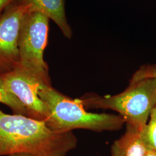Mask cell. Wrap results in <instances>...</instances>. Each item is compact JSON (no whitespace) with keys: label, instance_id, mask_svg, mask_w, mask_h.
Instances as JSON below:
<instances>
[{"label":"cell","instance_id":"obj_1","mask_svg":"<svg viewBox=\"0 0 156 156\" xmlns=\"http://www.w3.org/2000/svg\"><path fill=\"white\" fill-rule=\"evenodd\" d=\"M76 145L73 131H56L44 121L0 109V156H67Z\"/></svg>","mask_w":156,"mask_h":156},{"label":"cell","instance_id":"obj_2","mask_svg":"<svg viewBox=\"0 0 156 156\" xmlns=\"http://www.w3.org/2000/svg\"><path fill=\"white\" fill-rule=\"evenodd\" d=\"M38 95L47 111L46 124L56 131L68 132L75 129L97 132L117 131L126 123L120 115L86 111L78 99L72 100L51 84H41Z\"/></svg>","mask_w":156,"mask_h":156},{"label":"cell","instance_id":"obj_3","mask_svg":"<svg viewBox=\"0 0 156 156\" xmlns=\"http://www.w3.org/2000/svg\"><path fill=\"white\" fill-rule=\"evenodd\" d=\"M78 100L83 106L117 112L126 124L142 130L156 106V79L145 78L130 82L126 89L115 95Z\"/></svg>","mask_w":156,"mask_h":156},{"label":"cell","instance_id":"obj_4","mask_svg":"<svg viewBox=\"0 0 156 156\" xmlns=\"http://www.w3.org/2000/svg\"><path fill=\"white\" fill-rule=\"evenodd\" d=\"M49 19L37 12H28L23 18L18 41L19 67L42 83L51 84L44 53L48 44Z\"/></svg>","mask_w":156,"mask_h":156},{"label":"cell","instance_id":"obj_5","mask_svg":"<svg viewBox=\"0 0 156 156\" xmlns=\"http://www.w3.org/2000/svg\"><path fill=\"white\" fill-rule=\"evenodd\" d=\"M3 76L6 89L22 102L26 109L27 116L45 122L47 111L38 95L39 86L42 83L19 67L4 73Z\"/></svg>","mask_w":156,"mask_h":156},{"label":"cell","instance_id":"obj_6","mask_svg":"<svg viewBox=\"0 0 156 156\" xmlns=\"http://www.w3.org/2000/svg\"><path fill=\"white\" fill-rule=\"evenodd\" d=\"M28 12V6L17 0L0 16V56L15 67L19 62L18 41L20 28Z\"/></svg>","mask_w":156,"mask_h":156},{"label":"cell","instance_id":"obj_7","mask_svg":"<svg viewBox=\"0 0 156 156\" xmlns=\"http://www.w3.org/2000/svg\"><path fill=\"white\" fill-rule=\"evenodd\" d=\"M29 8V12H39L52 20L68 39L71 38L73 30L67 21L66 0H20Z\"/></svg>","mask_w":156,"mask_h":156},{"label":"cell","instance_id":"obj_8","mask_svg":"<svg viewBox=\"0 0 156 156\" xmlns=\"http://www.w3.org/2000/svg\"><path fill=\"white\" fill-rule=\"evenodd\" d=\"M141 131L127 124L126 131L111 147V156H144L147 147L141 136Z\"/></svg>","mask_w":156,"mask_h":156},{"label":"cell","instance_id":"obj_9","mask_svg":"<svg viewBox=\"0 0 156 156\" xmlns=\"http://www.w3.org/2000/svg\"><path fill=\"white\" fill-rule=\"evenodd\" d=\"M0 73V103L8 106L14 114L27 116L25 107L16 97L6 87L3 73Z\"/></svg>","mask_w":156,"mask_h":156},{"label":"cell","instance_id":"obj_10","mask_svg":"<svg viewBox=\"0 0 156 156\" xmlns=\"http://www.w3.org/2000/svg\"><path fill=\"white\" fill-rule=\"evenodd\" d=\"M155 108L151 111L149 123L141 131V136L147 149L156 151V110Z\"/></svg>","mask_w":156,"mask_h":156},{"label":"cell","instance_id":"obj_11","mask_svg":"<svg viewBox=\"0 0 156 156\" xmlns=\"http://www.w3.org/2000/svg\"><path fill=\"white\" fill-rule=\"evenodd\" d=\"M145 78H154L156 79V64L144 65L134 73L130 82L137 81Z\"/></svg>","mask_w":156,"mask_h":156},{"label":"cell","instance_id":"obj_12","mask_svg":"<svg viewBox=\"0 0 156 156\" xmlns=\"http://www.w3.org/2000/svg\"><path fill=\"white\" fill-rule=\"evenodd\" d=\"M13 65L0 56V73H5L12 69Z\"/></svg>","mask_w":156,"mask_h":156},{"label":"cell","instance_id":"obj_13","mask_svg":"<svg viewBox=\"0 0 156 156\" xmlns=\"http://www.w3.org/2000/svg\"><path fill=\"white\" fill-rule=\"evenodd\" d=\"M17 0H0V16L6 8L11 5Z\"/></svg>","mask_w":156,"mask_h":156},{"label":"cell","instance_id":"obj_14","mask_svg":"<svg viewBox=\"0 0 156 156\" xmlns=\"http://www.w3.org/2000/svg\"><path fill=\"white\" fill-rule=\"evenodd\" d=\"M144 156H156V151L151 149H147Z\"/></svg>","mask_w":156,"mask_h":156},{"label":"cell","instance_id":"obj_15","mask_svg":"<svg viewBox=\"0 0 156 156\" xmlns=\"http://www.w3.org/2000/svg\"><path fill=\"white\" fill-rule=\"evenodd\" d=\"M24 156V155H13V156Z\"/></svg>","mask_w":156,"mask_h":156},{"label":"cell","instance_id":"obj_16","mask_svg":"<svg viewBox=\"0 0 156 156\" xmlns=\"http://www.w3.org/2000/svg\"></svg>","mask_w":156,"mask_h":156}]
</instances>
